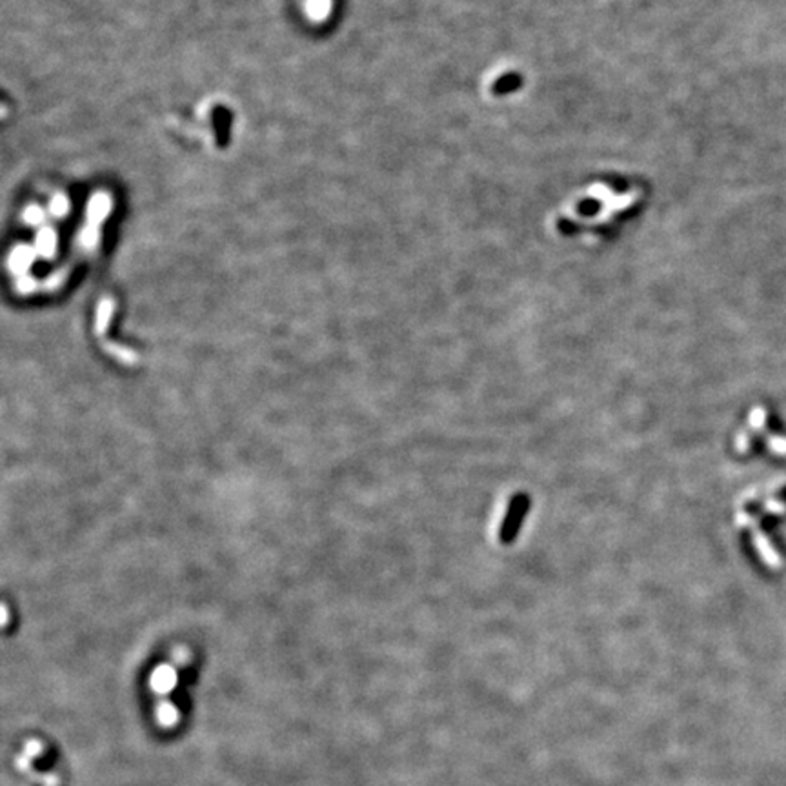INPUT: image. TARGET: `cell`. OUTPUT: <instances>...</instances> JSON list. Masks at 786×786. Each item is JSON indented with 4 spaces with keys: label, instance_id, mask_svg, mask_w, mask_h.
Instances as JSON below:
<instances>
[]
</instances>
